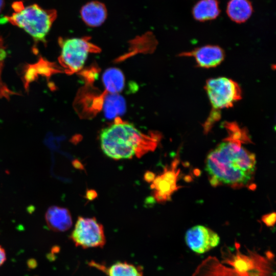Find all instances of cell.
<instances>
[{
  "mask_svg": "<svg viewBox=\"0 0 276 276\" xmlns=\"http://www.w3.org/2000/svg\"><path fill=\"white\" fill-rule=\"evenodd\" d=\"M256 156L242 146L240 139L230 134L207 155L205 170L212 185L243 186L255 171Z\"/></svg>",
  "mask_w": 276,
  "mask_h": 276,
  "instance_id": "obj_1",
  "label": "cell"
},
{
  "mask_svg": "<svg viewBox=\"0 0 276 276\" xmlns=\"http://www.w3.org/2000/svg\"><path fill=\"white\" fill-rule=\"evenodd\" d=\"M158 138L157 135L144 134L132 124L118 119L102 130L100 135L102 151L114 159L140 157L155 148Z\"/></svg>",
  "mask_w": 276,
  "mask_h": 276,
  "instance_id": "obj_2",
  "label": "cell"
},
{
  "mask_svg": "<svg viewBox=\"0 0 276 276\" xmlns=\"http://www.w3.org/2000/svg\"><path fill=\"white\" fill-rule=\"evenodd\" d=\"M204 88L212 108L204 125L209 130L220 117L221 109L231 108L241 99L242 91L236 81L223 77L208 79Z\"/></svg>",
  "mask_w": 276,
  "mask_h": 276,
  "instance_id": "obj_3",
  "label": "cell"
},
{
  "mask_svg": "<svg viewBox=\"0 0 276 276\" xmlns=\"http://www.w3.org/2000/svg\"><path fill=\"white\" fill-rule=\"evenodd\" d=\"M57 16L56 10L44 9L34 4L18 13L5 16L4 19L22 29L35 41H44Z\"/></svg>",
  "mask_w": 276,
  "mask_h": 276,
  "instance_id": "obj_4",
  "label": "cell"
},
{
  "mask_svg": "<svg viewBox=\"0 0 276 276\" xmlns=\"http://www.w3.org/2000/svg\"><path fill=\"white\" fill-rule=\"evenodd\" d=\"M61 51L59 62L67 72H76L83 66L89 53L95 47L84 38L59 39Z\"/></svg>",
  "mask_w": 276,
  "mask_h": 276,
  "instance_id": "obj_5",
  "label": "cell"
},
{
  "mask_svg": "<svg viewBox=\"0 0 276 276\" xmlns=\"http://www.w3.org/2000/svg\"><path fill=\"white\" fill-rule=\"evenodd\" d=\"M76 246L102 247L106 242L102 225L95 218L79 217L71 235Z\"/></svg>",
  "mask_w": 276,
  "mask_h": 276,
  "instance_id": "obj_6",
  "label": "cell"
},
{
  "mask_svg": "<svg viewBox=\"0 0 276 276\" xmlns=\"http://www.w3.org/2000/svg\"><path fill=\"white\" fill-rule=\"evenodd\" d=\"M187 246L194 252L203 254L216 247L220 238L214 231L202 225H196L189 228L185 235Z\"/></svg>",
  "mask_w": 276,
  "mask_h": 276,
  "instance_id": "obj_7",
  "label": "cell"
},
{
  "mask_svg": "<svg viewBox=\"0 0 276 276\" xmlns=\"http://www.w3.org/2000/svg\"><path fill=\"white\" fill-rule=\"evenodd\" d=\"M178 172L174 165L170 169L166 168L164 172L154 177L151 185L153 197L158 202H164L171 198V195L178 188L176 185Z\"/></svg>",
  "mask_w": 276,
  "mask_h": 276,
  "instance_id": "obj_8",
  "label": "cell"
},
{
  "mask_svg": "<svg viewBox=\"0 0 276 276\" xmlns=\"http://www.w3.org/2000/svg\"><path fill=\"white\" fill-rule=\"evenodd\" d=\"M179 56L193 57L199 67L209 68L219 65L224 59L225 53L219 46L206 45L190 52H182Z\"/></svg>",
  "mask_w": 276,
  "mask_h": 276,
  "instance_id": "obj_9",
  "label": "cell"
},
{
  "mask_svg": "<svg viewBox=\"0 0 276 276\" xmlns=\"http://www.w3.org/2000/svg\"><path fill=\"white\" fill-rule=\"evenodd\" d=\"M191 276H241L235 269L223 264L217 257L209 256L202 261Z\"/></svg>",
  "mask_w": 276,
  "mask_h": 276,
  "instance_id": "obj_10",
  "label": "cell"
},
{
  "mask_svg": "<svg viewBox=\"0 0 276 276\" xmlns=\"http://www.w3.org/2000/svg\"><path fill=\"white\" fill-rule=\"evenodd\" d=\"M48 227L56 232H65L72 225L70 211L66 208L52 206L48 208L45 215Z\"/></svg>",
  "mask_w": 276,
  "mask_h": 276,
  "instance_id": "obj_11",
  "label": "cell"
},
{
  "mask_svg": "<svg viewBox=\"0 0 276 276\" xmlns=\"http://www.w3.org/2000/svg\"><path fill=\"white\" fill-rule=\"evenodd\" d=\"M83 21L90 27L101 25L107 17V9L105 5L98 1H93L84 5L80 10Z\"/></svg>",
  "mask_w": 276,
  "mask_h": 276,
  "instance_id": "obj_12",
  "label": "cell"
},
{
  "mask_svg": "<svg viewBox=\"0 0 276 276\" xmlns=\"http://www.w3.org/2000/svg\"><path fill=\"white\" fill-rule=\"evenodd\" d=\"M253 8L249 0H230L227 5L228 16L237 23L245 22L251 15Z\"/></svg>",
  "mask_w": 276,
  "mask_h": 276,
  "instance_id": "obj_13",
  "label": "cell"
},
{
  "mask_svg": "<svg viewBox=\"0 0 276 276\" xmlns=\"http://www.w3.org/2000/svg\"><path fill=\"white\" fill-rule=\"evenodd\" d=\"M194 18L199 21H205L216 18L220 14L217 0H200L192 10Z\"/></svg>",
  "mask_w": 276,
  "mask_h": 276,
  "instance_id": "obj_14",
  "label": "cell"
},
{
  "mask_svg": "<svg viewBox=\"0 0 276 276\" xmlns=\"http://www.w3.org/2000/svg\"><path fill=\"white\" fill-rule=\"evenodd\" d=\"M102 81L105 89L110 94H118L125 85L124 74L119 69L114 67L108 68L104 72Z\"/></svg>",
  "mask_w": 276,
  "mask_h": 276,
  "instance_id": "obj_15",
  "label": "cell"
},
{
  "mask_svg": "<svg viewBox=\"0 0 276 276\" xmlns=\"http://www.w3.org/2000/svg\"><path fill=\"white\" fill-rule=\"evenodd\" d=\"M107 276H144L142 268L140 266L127 263L118 262L108 267H101Z\"/></svg>",
  "mask_w": 276,
  "mask_h": 276,
  "instance_id": "obj_16",
  "label": "cell"
},
{
  "mask_svg": "<svg viewBox=\"0 0 276 276\" xmlns=\"http://www.w3.org/2000/svg\"><path fill=\"white\" fill-rule=\"evenodd\" d=\"M124 99L118 94H110L105 99L104 111L108 119H112L125 111Z\"/></svg>",
  "mask_w": 276,
  "mask_h": 276,
  "instance_id": "obj_17",
  "label": "cell"
},
{
  "mask_svg": "<svg viewBox=\"0 0 276 276\" xmlns=\"http://www.w3.org/2000/svg\"><path fill=\"white\" fill-rule=\"evenodd\" d=\"M6 56L7 52L6 48L4 45L3 39L0 36V96L8 98L11 95L14 94V93L8 89L3 82L2 79V70Z\"/></svg>",
  "mask_w": 276,
  "mask_h": 276,
  "instance_id": "obj_18",
  "label": "cell"
},
{
  "mask_svg": "<svg viewBox=\"0 0 276 276\" xmlns=\"http://www.w3.org/2000/svg\"><path fill=\"white\" fill-rule=\"evenodd\" d=\"M275 213L272 212L262 217V222L268 227H272L275 223Z\"/></svg>",
  "mask_w": 276,
  "mask_h": 276,
  "instance_id": "obj_19",
  "label": "cell"
},
{
  "mask_svg": "<svg viewBox=\"0 0 276 276\" xmlns=\"http://www.w3.org/2000/svg\"><path fill=\"white\" fill-rule=\"evenodd\" d=\"M12 8L14 11V13H18L22 10L25 7L22 1H16L12 3Z\"/></svg>",
  "mask_w": 276,
  "mask_h": 276,
  "instance_id": "obj_20",
  "label": "cell"
},
{
  "mask_svg": "<svg viewBox=\"0 0 276 276\" xmlns=\"http://www.w3.org/2000/svg\"><path fill=\"white\" fill-rule=\"evenodd\" d=\"M6 260V254L5 249L0 245V266Z\"/></svg>",
  "mask_w": 276,
  "mask_h": 276,
  "instance_id": "obj_21",
  "label": "cell"
},
{
  "mask_svg": "<svg viewBox=\"0 0 276 276\" xmlns=\"http://www.w3.org/2000/svg\"><path fill=\"white\" fill-rule=\"evenodd\" d=\"M155 177L154 173L151 172H147L145 175V180L149 182H151Z\"/></svg>",
  "mask_w": 276,
  "mask_h": 276,
  "instance_id": "obj_22",
  "label": "cell"
},
{
  "mask_svg": "<svg viewBox=\"0 0 276 276\" xmlns=\"http://www.w3.org/2000/svg\"><path fill=\"white\" fill-rule=\"evenodd\" d=\"M5 6L4 0H0V12L2 11Z\"/></svg>",
  "mask_w": 276,
  "mask_h": 276,
  "instance_id": "obj_23",
  "label": "cell"
}]
</instances>
